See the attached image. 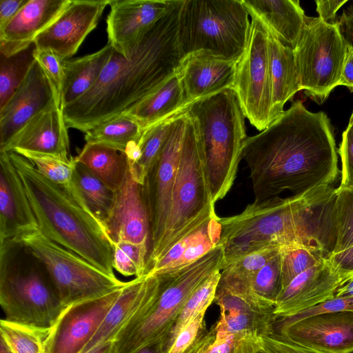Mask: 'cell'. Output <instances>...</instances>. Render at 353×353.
Returning <instances> with one entry per match:
<instances>
[{
    "mask_svg": "<svg viewBox=\"0 0 353 353\" xmlns=\"http://www.w3.org/2000/svg\"><path fill=\"white\" fill-rule=\"evenodd\" d=\"M254 201L292 196L330 185L339 174L332 127L323 112L296 101L265 130L248 137L242 148Z\"/></svg>",
    "mask_w": 353,
    "mask_h": 353,
    "instance_id": "cell-1",
    "label": "cell"
},
{
    "mask_svg": "<svg viewBox=\"0 0 353 353\" xmlns=\"http://www.w3.org/2000/svg\"><path fill=\"white\" fill-rule=\"evenodd\" d=\"M182 0H172L167 12L132 49L129 59L114 49L93 87L64 107L68 128L83 132L128 113L178 71L181 61L178 18Z\"/></svg>",
    "mask_w": 353,
    "mask_h": 353,
    "instance_id": "cell-2",
    "label": "cell"
},
{
    "mask_svg": "<svg viewBox=\"0 0 353 353\" xmlns=\"http://www.w3.org/2000/svg\"><path fill=\"white\" fill-rule=\"evenodd\" d=\"M218 244L224 249L223 264L236 258L274 245L285 248H312L324 228L322 204L312 192L277 196L248 204L240 213L219 217Z\"/></svg>",
    "mask_w": 353,
    "mask_h": 353,
    "instance_id": "cell-3",
    "label": "cell"
},
{
    "mask_svg": "<svg viewBox=\"0 0 353 353\" xmlns=\"http://www.w3.org/2000/svg\"><path fill=\"white\" fill-rule=\"evenodd\" d=\"M22 181L39 229L49 239L115 276L112 247L103 223L83 197L42 175L25 157L8 152Z\"/></svg>",
    "mask_w": 353,
    "mask_h": 353,
    "instance_id": "cell-4",
    "label": "cell"
},
{
    "mask_svg": "<svg viewBox=\"0 0 353 353\" xmlns=\"http://www.w3.org/2000/svg\"><path fill=\"white\" fill-rule=\"evenodd\" d=\"M0 304L6 320L46 332L66 307L45 264L17 239L0 242Z\"/></svg>",
    "mask_w": 353,
    "mask_h": 353,
    "instance_id": "cell-5",
    "label": "cell"
},
{
    "mask_svg": "<svg viewBox=\"0 0 353 353\" xmlns=\"http://www.w3.org/2000/svg\"><path fill=\"white\" fill-rule=\"evenodd\" d=\"M187 113L196 124L215 204L227 195L236 177L243 145L248 137L245 117L232 88L193 101Z\"/></svg>",
    "mask_w": 353,
    "mask_h": 353,
    "instance_id": "cell-6",
    "label": "cell"
},
{
    "mask_svg": "<svg viewBox=\"0 0 353 353\" xmlns=\"http://www.w3.org/2000/svg\"><path fill=\"white\" fill-rule=\"evenodd\" d=\"M224 249L221 244L183 268L157 274L160 288L154 300L117 335L115 353H134L150 345L163 343L192 292L212 274L221 270Z\"/></svg>",
    "mask_w": 353,
    "mask_h": 353,
    "instance_id": "cell-7",
    "label": "cell"
},
{
    "mask_svg": "<svg viewBox=\"0 0 353 353\" xmlns=\"http://www.w3.org/2000/svg\"><path fill=\"white\" fill-rule=\"evenodd\" d=\"M249 16L241 0H182L177 30L182 57L204 51L238 61L249 38Z\"/></svg>",
    "mask_w": 353,
    "mask_h": 353,
    "instance_id": "cell-8",
    "label": "cell"
},
{
    "mask_svg": "<svg viewBox=\"0 0 353 353\" xmlns=\"http://www.w3.org/2000/svg\"><path fill=\"white\" fill-rule=\"evenodd\" d=\"M216 215L196 124L186 111L170 215L153 265L176 242Z\"/></svg>",
    "mask_w": 353,
    "mask_h": 353,
    "instance_id": "cell-9",
    "label": "cell"
},
{
    "mask_svg": "<svg viewBox=\"0 0 353 353\" xmlns=\"http://www.w3.org/2000/svg\"><path fill=\"white\" fill-rule=\"evenodd\" d=\"M17 240L45 264L65 307L105 296L128 283L103 272L77 253L49 239L39 229Z\"/></svg>",
    "mask_w": 353,
    "mask_h": 353,
    "instance_id": "cell-10",
    "label": "cell"
},
{
    "mask_svg": "<svg viewBox=\"0 0 353 353\" xmlns=\"http://www.w3.org/2000/svg\"><path fill=\"white\" fill-rule=\"evenodd\" d=\"M346 52L339 20L330 23L305 16L294 54L301 88L317 103H323L339 85Z\"/></svg>",
    "mask_w": 353,
    "mask_h": 353,
    "instance_id": "cell-11",
    "label": "cell"
},
{
    "mask_svg": "<svg viewBox=\"0 0 353 353\" xmlns=\"http://www.w3.org/2000/svg\"><path fill=\"white\" fill-rule=\"evenodd\" d=\"M250 16L249 38L236 63L232 89L245 118L259 131H263L273 121L269 35L262 22Z\"/></svg>",
    "mask_w": 353,
    "mask_h": 353,
    "instance_id": "cell-12",
    "label": "cell"
},
{
    "mask_svg": "<svg viewBox=\"0 0 353 353\" xmlns=\"http://www.w3.org/2000/svg\"><path fill=\"white\" fill-rule=\"evenodd\" d=\"M185 112L172 123L163 148L142 185L150 230L145 276L156 260L166 230L185 130Z\"/></svg>",
    "mask_w": 353,
    "mask_h": 353,
    "instance_id": "cell-13",
    "label": "cell"
},
{
    "mask_svg": "<svg viewBox=\"0 0 353 353\" xmlns=\"http://www.w3.org/2000/svg\"><path fill=\"white\" fill-rule=\"evenodd\" d=\"M122 288L101 297L67 306L45 339V353H81L99 330Z\"/></svg>",
    "mask_w": 353,
    "mask_h": 353,
    "instance_id": "cell-14",
    "label": "cell"
},
{
    "mask_svg": "<svg viewBox=\"0 0 353 353\" xmlns=\"http://www.w3.org/2000/svg\"><path fill=\"white\" fill-rule=\"evenodd\" d=\"M110 0H70L54 21L34 39L37 50L69 59L97 26Z\"/></svg>",
    "mask_w": 353,
    "mask_h": 353,
    "instance_id": "cell-15",
    "label": "cell"
},
{
    "mask_svg": "<svg viewBox=\"0 0 353 353\" xmlns=\"http://www.w3.org/2000/svg\"><path fill=\"white\" fill-rule=\"evenodd\" d=\"M287 339L323 353L353 352V312H326L276 323Z\"/></svg>",
    "mask_w": 353,
    "mask_h": 353,
    "instance_id": "cell-16",
    "label": "cell"
},
{
    "mask_svg": "<svg viewBox=\"0 0 353 353\" xmlns=\"http://www.w3.org/2000/svg\"><path fill=\"white\" fill-rule=\"evenodd\" d=\"M172 0H110L108 43L129 59L132 49L167 12Z\"/></svg>",
    "mask_w": 353,
    "mask_h": 353,
    "instance_id": "cell-17",
    "label": "cell"
},
{
    "mask_svg": "<svg viewBox=\"0 0 353 353\" xmlns=\"http://www.w3.org/2000/svg\"><path fill=\"white\" fill-rule=\"evenodd\" d=\"M55 104L53 87L35 61L24 81L0 108V148L34 117Z\"/></svg>",
    "mask_w": 353,
    "mask_h": 353,
    "instance_id": "cell-18",
    "label": "cell"
},
{
    "mask_svg": "<svg viewBox=\"0 0 353 353\" xmlns=\"http://www.w3.org/2000/svg\"><path fill=\"white\" fill-rule=\"evenodd\" d=\"M350 278L337 272L327 258L298 275L281 291L274 314L278 319L291 316L330 299Z\"/></svg>",
    "mask_w": 353,
    "mask_h": 353,
    "instance_id": "cell-19",
    "label": "cell"
},
{
    "mask_svg": "<svg viewBox=\"0 0 353 353\" xmlns=\"http://www.w3.org/2000/svg\"><path fill=\"white\" fill-rule=\"evenodd\" d=\"M111 243L126 241L150 249V230L142 185L128 170L123 182L114 191L112 208L103 222Z\"/></svg>",
    "mask_w": 353,
    "mask_h": 353,
    "instance_id": "cell-20",
    "label": "cell"
},
{
    "mask_svg": "<svg viewBox=\"0 0 353 353\" xmlns=\"http://www.w3.org/2000/svg\"><path fill=\"white\" fill-rule=\"evenodd\" d=\"M37 230V221L9 152L0 151V242Z\"/></svg>",
    "mask_w": 353,
    "mask_h": 353,
    "instance_id": "cell-21",
    "label": "cell"
},
{
    "mask_svg": "<svg viewBox=\"0 0 353 353\" xmlns=\"http://www.w3.org/2000/svg\"><path fill=\"white\" fill-rule=\"evenodd\" d=\"M68 129L63 110L55 104L31 119L0 151L25 150L70 159Z\"/></svg>",
    "mask_w": 353,
    "mask_h": 353,
    "instance_id": "cell-22",
    "label": "cell"
},
{
    "mask_svg": "<svg viewBox=\"0 0 353 353\" xmlns=\"http://www.w3.org/2000/svg\"><path fill=\"white\" fill-rule=\"evenodd\" d=\"M160 288L158 276L135 277L121 289L99 330L81 353L103 343L114 341L120 332L157 296Z\"/></svg>",
    "mask_w": 353,
    "mask_h": 353,
    "instance_id": "cell-23",
    "label": "cell"
},
{
    "mask_svg": "<svg viewBox=\"0 0 353 353\" xmlns=\"http://www.w3.org/2000/svg\"><path fill=\"white\" fill-rule=\"evenodd\" d=\"M236 63L204 51L184 57L178 72L188 101L192 103L222 90L232 88Z\"/></svg>",
    "mask_w": 353,
    "mask_h": 353,
    "instance_id": "cell-24",
    "label": "cell"
},
{
    "mask_svg": "<svg viewBox=\"0 0 353 353\" xmlns=\"http://www.w3.org/2000/svg\"><path fill=\"white\" fill-rule=\"evenodd\" d=\"M70 0H29L0 31V54L10 56L34 43Z\"/></svg>",
    "mask_w": 353,
    "mask_h": 353,
    "instance_id": "cell-25",
    "label": "cell"
},
{
    "mask_svg": "<svg viewBox=\"0 0 353 353\" xmlns=\"http://www.w3.org/2000/svg\"><path fill=\"white\" fill-rule=\"evenodd\" d=\"M214 301L220 308V316L212 325L218 330L261 337L275 331L278 318L274 312L258 311L243 299L218 287Z\"/></svg>",
    "mask_w": 353,
    "mask_h": 353,
    "instance_id": "cell-26",
    "label": "cell"
},
{
    "mask_svg": "<svg viewBox=\"0 0 353 353\" xmlns=\"http://www.w3.org/2000/svg\"><path fill=\"white\" fill-rule=\"evenodd\" d=\"M250 15L257 17L283 45L294 50L305 14L297 0H241Z\"/></svg>",
    "mask_w": 353,
    "mask_h": 353,
    "instance_id": "cell-27",
    "label": "cell"
},
{
    "mask_svg": "<svg viewBox=\"0 0 353 353\" xmlns=\"http://www.w3.org/2000/svg\"><path fill=\"white\" fill-rule=\"evenodd\" d=\"M220 235L221 224L216 215L172 245L153 265L147 276L166 273L195 261L218 245Z\"/></svg>",
    "mask_w": 353,
    "mask_h": 353,
    "instance_id": "cell-28",
    "label": "cell"
},
{
    "mask_svg": "<svg viewBox=\"0 0 353 353\" xmlns=\"http://www.w3.org/2000/svg\"><path fill=\"white\" fill-rule=\"evenodd\" d=\"M268 35L272 96V118L274 121L285 111V104L301 88L294 50L283 45L269 31Z\"/></svg>",
    "mask_w": 353,
    "mask_h": 353,
    "instance_id": "cell-29",
    "label": "cell"
},
{
    "mask_svg": "<svg viewBox=\"0 0 353 353\" xmlns=\"http://www.w3.org/2000/svg\"><path fill=\"white\" fill-rule=\"evenodd\" d=\"M113 51L114 48L108 43L94 53L62 60V109L79 99L93 87L111 58Z\"/></svg>",
    "mask_w": 353,
    "mask_h": 353,
    "instance_id": "cell-30",
    "label": "cell"
},
{
    "mask_svg": "<svg viewBox=\"0 0 353 353\" xmlns=\"http://www.w3.org/2000/svg\"><path fill=\"white\" fill-rule=\"evenodd\" d=\"M191 103L187 99L177 71L128 114L133 116L145 130L185 110Z\"/></svg>",
    "mask_w": 353,
    "mask_h": 353,
    "instance_id": "cell-31",
    "label": "cell"
},
{
    "mask_svg": "<svg viewBox=\"0 0 353 353\" xmlns=\"http://www.w3.org/2000/svg\"><path fill=\"white\" fill-rule=\"evenodd\" d=\"M74 160L113 191L120 188L129 170L125 152L101 143H86Z\"/></svg>",
    "mask_w": 353,
    "mask_h": 353,
    "instance_id": "cell-32",
    "label": "cell"
},
{
    "mask_svg": "<svg viewBox=\"0 0 353 353\" xmlns=\"http://www.w3.org/2000/svg\"><path fill=\"white\" fill-rule=\"evenodd\" d=\"M144 130L128 113L103 122L85 132L86 143L105 144L125 152L132 143H139Z\"/></svg>",
    "mask_w": 353,
    "mask_h": 353,
    "instance_id": "cell-33",
    "label": "cell"
},
{
    "mask_svg": "<svg viewBox=\"0 0 353 353\" xmlns=\"http://www.w3.org/2000/svg\"><path fill=\"white\" fill-rule=\"evenodd\" d=\"M262 337L254 334H230L212 325L186 353H257Z\"/></svg>",
    "mask_w": 353,
    "mask_h": 353,
    "instance_id": "cell-34",
    "label": "cell"
},
{
    "mask_svg": "<svg viewBox=\"0 0 353 353\" xmlns=\"http://www.w3.org/2000/svg\"><path fill=\"white\" fill-rule=\"evenodd\" d=\"M188 108L143 131L138 143L140 157L135 163L129 166L131 175L139 184H143L150 168L159 154L172 123L179 114L186 112Z\"/></svg>",
    "mask_w": 353,
    "mask_h": 353,
    "instance_id": "cell-35",
    "label": "cell"
},
{
    "mask_svg": "<svg viewBox=\"0 0 353 353\" xmlns=\"http://www.w3.org/2000/svg\"><path fill=\"white\" fill-rule=\"evenodd\" d=\"M221 270L212 274L190 296L180 311L173 327L161 345L162 353H167L179 333L199 313L206 311L214 300Z\"/></svg>",
    "mask_w": 353,
    "mask_h": 353,
    "instance_id": "cell-36",
    "label": "cell"
},
{
    "mask_svg": "<svg viewBox=\"0 0 353 353\" xmlns=\"http://www.w3.org/2000/svg\"><path fill=\"white\" fill-rule=\"evenodd\" d=\"M28 159L37 170L52 182L65 188L75 196L83 197L74 176V158L61 157L30 151L14 152Z\"/></svg>",
    "mask_w": 353,
    "mask_h": 353,
    "instance_id": "cell-37",
    "label": "cell"
},
{
    "mask_svg": "<svg viewBox=\"0 0 353 353\" xmlns=\"http://www.w3.org/2000/svg\"><path fill=\"white\" fill-rule=\"evenodd\" d=\"M34 43L10 56L0 54V108H2L26 79L35 62Z\"/></svg>",
    "mask_w": 353,
    "mask_h": 353,
    "instance_id": "cell-38",
    "label": "cell"
},
{
    "mask_svg": "<svg viewBox=\"0 0 353 353\" xmlns=\"http://www.w3.org/2000/svg\"><path fill=\"white\" fill-rule=\"evenodd\" d=\"M74 176L85 203L103 223L112 208L114 191L109 188L83 165L77 161Z\"/></svg>",
    "mask_w": 353,
    "mask_h": 353,
    "instance_id": "cell-39",
    "label": "cell"
},
{
    "mask_svg": "<svg viewBox=\"0 0 353 353\" xmlns=\"http://www.w3.org/2000/svg\"><path fill=\"white\" fill-rule=\"evenodd\" d=\"M281 253L272 258L252 277L250 294L258 307L264 312H274L281 288Z\"/></svg>",
    "mask_w": 353,
    "mask_h": 353,
    "instance_id": "cell-40",
    "label": "cell"
},
{
    "mask_svg": "<svg viewBox=\"0 0 353 353\" xmlns=\"http://www.w3.org/2000/svg\"><path fill=\"white\" fill-rule=\"evenodd\" d=\"M333 254L353 246V185H339L332 210Z\"/></svg>",
    "mask_w": 353,
    "mask_h": 353,
    "instance_id": "cell-41",
    "label": "cell"
},
{
    "mask_svg": "<svg viewBox=\"0 0 353 353\" xmlns=\"http://www.w3.org/2000/svg\"><path fill=\"white\" fill-rule=\"evenodd\" d=\"M48 332L2 319L0 337L12 353H45L44 341Z\"/></svg>",
    "mask_w": 353,
    "mask_h": 353,
    "instance_id": "cell-42",
    "label": "cell"
},
{
    "mask_svg": "<svg viewBox=\"0 0 353 353\" xmlns=\"http://www.w3.org/2000/svg\"><path fill=\"white\" fill-rule=\"evenodd\" d=\"M112 266L125 276H145L149 247L131 242L112 243Z\"/></svg>",
    "mask_w": 353,
    "mask_h": 353,
    "instance_id": "cell-43",
    "label": "cell"
},
{
    "mask_svg": "<svg viewBox=\"0 0 353 353\" xmlns=\"http://www.w3.org/2000/svg\"><path fill=\"white\" fill-rule=\"evenodd\" d=\"M327 258L329 256L326 253L319 250L305 248H285L281 253L282 290L298 275Z\"/></svg>",
    "mask_w": 353,
    "mask_h": 353,
    "instance_id": "cell-44",
    "label": "cell"
},
{
    "mask_svg": "<svg viewBox=\"0 0 353 353\" xmlns=\"http://www.w3.org/2000/svg\"><path fill=\"white\" fill-rule=\"evenodd\" d=\"M35 59L53 87L57 105L62 109L61 94L63 80L62 60L51 50L37 49L35 52Z\"/></svg>",
    "mask_w": 353,
    "mask_h": 353,
    "instance_id": "cell-45",
    "label": "cell"
},
{
    "mask_svg": "<svg viewBox=\"0 0 353 353\" xmlns=\"http://www.w3.org/2000/svg\"><path fill=\"white\" fill-rule=\"evenodd\" d=\"M205 312L199 313L181 330L167 353H186L208 332Z\"/></svg>",
    "mask_w": 353,
    "mask_h": 353,
    "instance_id": "cell-46",
    "label": "cell"
},
{
    "mask_svg": "<svg viewBox=\"0 0 353 353\" xmlns=\"http://www.w3.org/2000/svg\"><path fill=\"white\" fill-rule=\"evenodd\" d=\"M339 312H353V296L333 297L293 316L281 318L276 323L285 324L317 314Z\"/></svg>",
    "mask_w": 353,
    "mask_h": 353,
    "instance_id": "cell-47",
    "label": "cell"
},
{
    "mask_svg": "<svg viewBox=\"0 0 353 353\" xmlns=\"http://www.w3.org/2000/svg\"><path fill=\"white\" fill-rule=\"evenodd\" d=\"M339 154L341 160L340 185H353V128L349 125L342 134Z\"/></svg>",
    "mask_w": 353,
    "mask_h": 353,
    "instance_id": "cell-48",
    "label": "cell"
},
{
    "mask_svg": "<svg viewBox=\"0 0 353 353\" xmlns=\"http://www.w3.org/2000/svg\"><path fill=\"white\" fill-rule=\"evenodd\" d=\"M262 340L265 353H323L295 343L275 332L263 336Z\"/></svg>",
    "mask_w": 353,
    "mask_h": 353,
    "instance_id": "cell-49",
    "label": "cell"
},
{
    "mask_svg": "<svg viewBox=\"0 0 353 353\" xmlns=\"http://www.w3.org/2000/svg\"><path fill=\"white\" fill-rule=\"evenodd\" d=\"M328 259L337 272L349 277L353 275V246L333 254Z\"/></svg>",
    "mask_w": 353,
    "mask_h": 353,
    "instance_id": "cell-50",
    "label": "cell"
},
{
    "mask_svg": "<svg viewBox=\"0 0 353 353\" xmlns=\"http://www.w3.org/2000/svg\"><path fill=\"white\" fill-rule=\"evenodd\" d=\"M347 0L340 1H325L316 0V12L319 14V18L325 23H335L336 12Z\"/></svg>",
    "mask_w": 353,
    "mask_h": 353,
    "instance_id": "cell-51",
    "label": "cell"
},
{
    "mask_svg": "<svg viewBox=\"0 0 353 353\" xmlns=\"http://www.w3.org/2000/svg\"><path fill=\"white\" fill-rule=\"evenodd\" d=\"M29 0L0 1V31L18 14Z\"/></svg>",
    "mask_w": 353,
    "mask_h": 353,
    "instance_id": "cell-52",
    "label": "cell"
},
{
    "mask_svg": "<svg viewBox=\"0 0 353 353\" xmlns=\"http://www.w3.org/2000/svg\"><path fill=\"white\" fill-rule=\"evenodd\" d=\"M339 22L344 41L353 48V3L344 9Z\"/></svg>",
    "mask_w": 353,
    "mask_h": 353,
    "instance_id": "cell-53",
    "label": "cell"
},
{
    "mask_svg": "<svg viewBox=\"0 0 353 353\" xmlns=\"http://www.w3.org/2000/svg\"><path fill=\"white\" fill-rule=\"evenodd\" d=\"M339 85H345L353 92V48L347 45Z\"/></svg>",
    "mask_w": 353,
    "mask_h": 353,
    "instance_id": "cell-54",
    "label": "cell"
},
{
    "mask_svg": "<svg viewBox=\"0 0 353 353\" xmlns=\"http://www.w3.org/2000/svg\"><path fill=\"white\" fill-rule=\"evenodd\" d=\"M353 296V275L336 292L334 297Z\"/></svg>",
    "mask_w": 353,
    "mask_h": 353,
    "instance_id": "cell-55",
    "label": "cell"
},
{
    "mask_svg": "<svg viewBox=\"0 0 353 353\" xmlns=\"http://www.w3.org/2000/svg\"><path fill=\"white\" fill-rule=\"evenodd\" d=\"M85 353H115L114 342L108 341L101 343Z\"/></svg>",
    "mask_w": 353,
    "mask_h": 353,
    "instance_id": "cell-56",
    "label": "cell"
},
{
    "mask_svg": "<svg viewBox=\"0 0 353 353\" xmlns=\"http://www.w3.org/2000/svg\"><path fill=\"white\" fill-rule=\"evenodd\" d=\"M134 353H162L161 345L160 343L147 345Z\"/></svg>",
    "mask_w": 353,
    "mask_h": 353,
    "instance_id": "cell-57",
    "label": "cell"
},
{
    "mask_svg": "<svg viewBox=\"0 0 353 353\" xmlns=\"http://www.w3.org/2000/svg\"><path fill=\"white\" fill-rule=\"evenodd\" d=\"M0 353H12L11 350L9 348L8 345L3 341V339L0 337Z\"/></svg>",
    "mask_w": 353,
    "mask_h": 353,
    "instance_id": "cell-58",
    "label": "cell"
},
{
    "mask_svg": "<svg viewBox=\"0 0 353 353\" xmlns=\"http://www.w3.org/2000/svg\"><path fill=\"white\" fill-rule=\"evenodd\" d=\"M349 126H350L352 128H353V112L350 117V122H349Z\"/></svg>",
    "mask_w": 353,
    "mask_h": 353,
    "instance_id": "cell-59",
    "label": "cell"
},
{
    "mask_svg": "<svg viewBox=\"0 0 353 353\" xmlns=\"http://www.w3.org/2000/svg\"><path fill=\"white\" fill-rule=\"evenodd\" d=\"M257 353H265V352L264 351H263V350H262V351H260V352H257Z\"/></svg>",
    "mask_w": 353,
    "mask_h": 353,
    "instance_id": "cell-60",
    "label": "cell"
}]
</instances>
